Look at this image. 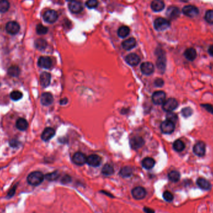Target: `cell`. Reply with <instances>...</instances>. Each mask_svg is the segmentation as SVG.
<instances>
[{"mask_svg": "<svg viewBox=\"0 0 213 213\" xmlns=\"http://www.w3.org/2000/svg\"><path fill=\"white\" fill-rule=\"evenodd\" d=\"M44 176L41 171H33L27 177L28 183L32 186H38L43 183Z\"/></svg>", "mask_w": 213, "mask_h": 213, "instance_id": "cell-1", "label": "cell"}, {"mask_svg": "<svg viewBox=\"0 0 213 213\" xmlns=\"http://www.w3.org/2000/svg\"><path fill=\"white\" fill-rule=\"evenodd\" d=\"M170 26V22L163 18H158L154 22V27L155 29L159 31L166 30Z\"/></svg>", "mask_w": 213, "mask_h": 213, "instance_id": "cell-2", "label": "cell"}, {"mask_svg": "<svg viewBox=\"0 0 213 213\" xmlns=\"http://www.w3.org/2000/svg\"><path fill=\"white\" fill-rule=\"evenodd\" d=\"M178 101L175 99L170 98L165 100L163 104V109L167 112H170L174 110L178 107Z\"/></svg>", "mask_w": 213, "mask_h": 213, "instance_id": "cell-3", "label": "cell"}, {"mask_svg": "<svg viewBox=\"0 0 213 213\" xmlns=\"http://www.w3.org/2000/svg\"><path fill=\"white\" fill-rule=\"evenodd\" d=\"M6 32L11 35H15L18 34L20 30V26L16 21H9L6 25Z\"/></svg>", "mask_w": 213, "mask_h": 213, "instance_id": "cell-4", "label": "cell"}, {"mask_svg": "<svg viewBox=\"0 0 213 213\" xmlns=\"http://www.w3.org/2000/svg\"><path fill=\"white\" fill-rule=\"evenodd\" d=\"M182 11L183 14L188 17L193 18L198 15L199 14V9L197 7L193 6V5H188L185 6L183 8Z\"/></svg>", "mask_w": 213, "mask_h": 213, "instance_id": "cell-5", "label": "cell"}, {"mask_svg": "<svg viewBox=\"0 0 213 213\" xmlns=\"http://www.w3.org/2000/svg\"><path fill=\"white\" fill-rule=\"evenodd\" d=\"M58 14L54 10H47L43 14L44 20L48 23H54L57 21Z\"/></svg>", "mask_w": 213, "mask_h": 213, "instance_id": "cell-6", "label": "cell"}, {"mask_svg": "<svg viewBox=\"0 0 213 213\" xmlns=\"http://www.w3.org/2000/svg\"><path fill=\"white\" fill-rule=\"evenodd\" d=\"M166 99V93L163 91H156L153 93L152 100L153 102L156 105L163 104Z\"/></svg>", "mask_w": 213, "mask_h": 213, "instance_id": "cell-7", "label": "cell"}, {"mask_svg": "<svg viewBox=\"0 0 213 213\" xmlns=\"http://www.w3.org/2000/svg\"><path fill=\"white\" fill-rule=\"evenodd\" d=\"M131 194L133 197L137 200H141L145 198L146 195V192L143 187L138 186L134 188L131 191Z\"/></svg>", "mask_w": 213, "mask_h": 213, "instance_id": "cell-8", "label": "cell"}, {"mask_svg": "<svg viewBox=\"0 0 213 213\" xmlns=\"http://www.w3.org/2000/svg\"><path fill=\"white\" fill-rule=\"evenodd\" d=\"M166 64H167V59H166L165 54L162 52H160L158 54L157 66L160 72H165V69H166Z\"/></svg>", "mask_w": 213, "mask_h": 213, "instance_id": "cell-9", "label": "cell"}, {"mask_svg": "<svg viewBox=\"0 0 213 213\" xmlns=\"http://www.w3.org/2000/svg\"><path fill=\"white\" fill-rule=\"evenodd\" d=\"M194 153L198 157H203L206 152V145L203 141H198L193 147Z\"/></svg>", "mask_w": 213, "mask_h": 213, "instance_id": "cell-10", "label": "cell"}, {"mask_svg": "<svg viewBox=\"0 0 213 213\" xmlns=\"http://www.w3.org/2000/svg\"><path fill=\"white\" fill-rule=\"evenodd\" d=\"M174 123L167 120L163 122L161 124V130L163 133L165 134H170L173 133L174 130Z\"/></svg>", "mask_w": 213, "mask_h": 213, "instance_id": "cell-11", "label": "cell"}, {"mask_svg": "<svg viewBox=\"0 0 213 213\" xmlns=\"http://www.w3.org/2000/svg\"><path fill=\"white\" fill-rule=\"evenodd\" d=\"M102 159L97 155H91L87 158V163L91 167H97L101 163Z\"/></svg>", "mask_w": 213, "mask_h": 213, "instance_id": "cell-12", "label": "cell"}, {"mask_svg": "<svg viewBox=\"0 0 213 213\" xmlns=\"http://www.w3.org/2000/svg\"><path fill=\"white\" fill-rule=\"evenodd\" d=\"M72 161L76 165L82 166L87 163V157L83 153L77 152L73 155Z\"/></svg>", "mask_w": 213, "mask_h": 213, "instance_id": "cell-13", "label": "cell"}, {"mask_svg": "<svg viewBox=\"0 0 213 213\" xmlns=\"http://www.w3.org/2000/svg\"><path fill=\"white\" fill-rule=\"evenodd\" d=\"M140 69L141 72L145 75H150L154 71V66L150 62H143L141 65Z\"/></svg>", "mask_w": 213, "mask_h": 213, "instance_id": "cell-14", "label": "cell"}, {"mask_svg": "<svg viewBox=\"0 0 213 213\" xmlns=\"http://www.w3.org/2000/svg\"><path fill=\"white\" fill-rule=\"evenodd\" d=\"M52 64V59L47 56H42L38 60V66L41 68L49 69Z\"/></svg>", "mask_w": 213, "mask_h": 213, "instance_id": "cell-15", "label": "cell"}, {"mask_svg": "<svg viewBox=\"0 0 213 213\" xmlns=\"http://www.w3.org/2000/svg\"><path fill=\"white\" fill-rule=\"evenodd\" d=\"M130 146L133 149H138L143 146L145 143L143 139L140 136H135L131 139Z\"/></svg>", "mask_w": 213, "mask_h": 213, "instance_id": "cell-16", "label": "cell"}, {"mask_svg": "<svg viewBox=\"0 0 213 213\" xmlns=\"http://www.w3.org/2000/svg\"><path fill=\"white\" fill-rule=\"evenodd\" d=\"M125 61L130 66H135L140 62V58L135 54H130L126 57Z\"/></svg>", "mask_w": 213, "mask_h": 213, "instance_id": "cell-17", "label": "cell"}, {"mask_svg": "<svg viewBox=\"0 0 213 213\" xmlns=\"http://www.w3.org/2000/svg\"><path fill=\"white\" fill-rule=\"evenodd\" d=\"M167 16L170 19H176L179 16L180 11L178 8L176 6H170L167 9Z\"/></svg>", "mask_w": 213, "mask_h": 213, "instance_id": "cell-18", "label": "cell"}, {"mask_svg": "<svg viewBox=\"0 0 213 213\" xmlns=\"http://www.w3.org/2000/svg\"><path fill=\"white\" fill-rule=\"evenodd\" d=\"M70 11L73 13H79L83 11L82 3L79 1H72L69 4Z\"/></svg>", "mask_w": 213, "mask_h": 213, "instance_id": "cell-19", "label": "cell"}, {"mask_svg": "<svg viewBox=\"0 0 213 213\" xmlns=\"http://www.w3.org/2000/svg\"><path fill=\"white\" fill-rule=\"evenodd\" d=\"M55 135V130L52 128L48 127L45 128L43 131V133L41 135V138L42 140L47 141L51 140Z\"/></svg>", "mask_w": 213, "mask_h": 213, "instance_id": "cell-20", "label": "cell"}, {"mask_svg": "<svg viewBox=\"0 0 213 213\" xmlns=\"http://www.w3.org/2000/svg\"><path fill=\"white\" fill-rule=\"evenodd\" d=\"M53 96L51 93L45 92L42 94L41 97V102L43 105L48 106L53 102Z\"/></svg>", "mask_w": 213, "mask_h": 213, "instance_id": "cell-21", "label": "cell"}, {"mask_svg": "<svg viewBox=\"0 0 213 213\" xmlns=\"http://www.w3.org/2000/svg\"><path fill=\"white\" fill-rule=\"evenodd\" d=\"M151 8L153 11L159 12L165 8V3L162 0H153L151 3Z\"/></svg>", "mask_w": 213, "mask_h": 213, "instance_id": "cell-22", "label": "cell"}, {"mask_svg": "<svg viewBox=\"0 0 213 213\" xmlns=\"http://www.w3.org/2000/svg\"><path fill=\"white\" fill-rule=\"evenodd\" d=\"M51 76L47 72H44L40 76V83L43 87H48L51 83Z\"/></svg>", "mask_w": 213, "mask_h": 213, "instance_id": "cell-23", "label": "cell"}, {"mask_svg": "<svg viewBox=\"0 0 213 213\" xmlns=\"http://www.w3.org/2000/svg\"><path fill=\"white\" fill-rule=\"evenodd\" d=\"M196 183L198 186L204 190H209L211 188V184L210 183V181H208L207 179L205 178H198L197 179Z\"/></svg>", "mask_w": 213, "mask_h": 213, "instance_id": "cell-24", "label": "cell"}, {"mask_svg": "<svg viewBox=\"0 0 213 213\" xmlns=\"http://www.w3.org/2000/svg\"><path fill=\"white\" fill-rule=\"evenodd\" d=\"M184 57L188 61H193L196 59V57L197 56V52H196V51L195 50V49L190 47V48L187 49L184 51Z\"/></svg>", "mask_w": 213, "mask_h": 213, "instance_id": "cell-25", "label": "cell"}, {"mask_svg": "<svg viewBox=\"0 0 213 213\" xmlns=\"http://www.w3.org/2000/svg\"><path fill=\"white\" fill-rule=\"evenodd\" d=\"M136 44V41L135 40V38H129L128 40L124 41L122 43V47L125 49V50H130L131 49H133V47H135Z\"/></svg>", "mask_w": 213, "mask_h": 213, "instance_id": "cell-26", "label": "cell"}, {"mask_svg": "<svg viewBox=\"0 0 213 213\" xmlns=\"http://www.w3.org/2000/svg\"><path fill=\"white\" fill-rule=\"evenodd\" d=\"M155 160L153 158H150V157L145 158L142 161V166L146 170H150L153 168V167L155 166Z\"/></svg>", "mask_w": 213, "mask_h": 213, "instance_id": "cell-27", "label": "cell"}, {"mask_svg": "<svg viewBox=\"0 0 213 213\" xmlns=\"http://www.w3.org/2000/svg\"><path fill=\"white\" fill-rule=\"evenodd\" d=\"M16 127L21 131H24L28 127V123L24 119L19 118L16 122Z\"/></svg>", "mask_w": 213, "mask_h": 213, "instance_id": "cell-28", "label": "cell"}, {"mask_svg": "<svg viewBox=\"0 0 213 213\" xmlns=\"http://www.w3.org/2000/svg\"><path fill=\"white\" fill-rule=\"evenodd\" d=\"M130 28L128 26H123L120 27L118 30V35L120 38H126L130 33Z\"/></svg>", "mask_w": 213, "mask_h": 213, "instance_id": "cell-29", "label": "cell"}, {"mask_svg": "<svg viewBox=\"0 0 213 213\" xmlns=\"http://www.w3.org/2000/svg\"><path fill=\"white\" fill-rule=\"evenodd\" d=\"M114 167L110 164L105 165L102 170V173L105 176L112 175L114 174Z\"/></svg>", "mask_w": 213, "mask_h": 213, "instance_id": "cell-30", "label": "cell"}, {"mask_svg": "<svg viewBox=\"0 0 213 213\" xmlns=\"http://www.w3.org/2000/svg\"><path fill=\"white\" fill-rule=\"evenodd\" d=\"M8 73L12 77H18L20 73V69L17 66H11L8 70Z\"/></svg>", "mask_w": 213, "mask_h": 213, "instance_id": "cell-31", "label": "cell"}, {"mask_svg": "<svg viewBox=\"0 0 213 213\" xmlns=\"http://www.w3.org/2000/svg\"><path fill=\"white\" fill-rule=\"evenodd\" d=\"M59 176H60V173H59V171H54L50 173H47V174L44 176V178L48 181H55L57 179Z\"/></svg>", "mask_w": 213, "mask_h": 213, "instance_id": "cell-32", "label": "cell"}, {"mask_svg": "<svg viewBox=\"0 0 213 213\" xmlns=\"http://www.w3.org/2000/svg\"><path fill=\"white\" fill-rule=\"evenodd\" d=\"M9 7L10 4L8 0H0V13H4L7 12Z\"/></svg>", "mask_w": 213, "mask_h": 213, "instance_id": "cell-33", "label": "cell"}, {"mask_svg": "<svg viewBox=\"0 0 213 213\" xmlns=\"http://www.w3.org/2000/svg\"><path fill=\"white\" fill-rule=\"evenodd\" d=\"M173 148L175 151L178 152H180L183 151L184 148V143L180 140H176L173 143Z\"/></svg>", "mask_w": 213, "mask_h": 213, "instance_id": "cell-34", "label": "cell"}, {"mask_svg": "<svg viewBox=\"0 0 213 213\" xmlns=\"http://www.w3.org/2000/svg\"><path fill=\"white\" fill-rule=\"evenodd\" d=\"M132 168L130 167H124L120 171V174L124 178H128L132 174Z\"/></svg>", "mask_w": 213, "mask_h": 213, "instance_id": "cell-35", "label": "cell"}, {"mask_svg": "<svg viewBox=\"0 0 213 213\" xmlns=\"http://www.w3.org/2000/svg\"><path fill=\"white\" fill-rule=\"evenodd\" d=\"M168 178L172 182H177L180 179V173L177 171H171L168 174Z\"/></svg>", "mask_w": 213, "mask_h": 213, "instance_id": "cell-36", "label": "cell"}, {"mask_svg": "<svg viewBox=\"0 0 213 213\" xmlns=\"http://www.w3.org/2000/svg\"><path fill=\"white\" fill-rule=\"evenodd\" d=\"M10 97H11V99L13 100L18 101V100H20L21 99H22V97H23V93L21 92L20 91H18V90L13 91L10 93Z\"/></svg>", "mask_w": 213, "mask_h": 213, "instance_id": "cell-37", "label": "cell"}, {"mask_svg": "<svg viewBox=\"0 0 213 213\" xmlns=\"http://www.w3.org/2000/svg\"><path fill=\"white\" fill-rule=\"evenodd\" d=\"M35 46L40 50H43L47 46V42L43 39H38L35 41Z\"/></svg>", "mask_w": 213, "mask_h": 213, "instance_id": "cell-38", "label": "cell"}, {"mask_svg": "<svg viewBox=\"0 0 213 213\" xmlns=\"http://www.w3.org/2000/svg\"><path fill=\"white\" fill-rule=\"evenodd\" d=\"M193 110L191 107H185L181 110V115L185 118L189 117L190 116L193 115Z\"/></svg>", "mask_w": 213, "mask_h": 213, "instance_id": "cell-39", "label": "cell"}, {"mask_svg": "<svg viewBox=\"0 0 213 213\" xmlns=\"http://www.w3.org/2000/svg\"><path fill=\"white\" fill-rule=\"evenodd\" d=\"M47 31H48L47 28L43 26L41 24H38L36 27V32L38 35H45L47 33Z\"/></svg>", "mask_w": 213, "mask_h": 213, "instance_id": "cell-40", "label": "cell"}, {"mask_svg": "<svg viewBox=\"0 0 213 213\" xmlns=\"http://www.w3.org/2000/svg\"><path fill=\"white\" fill-rule=\"evenodd\" d=\"M98 4L99 2L97 0H88L85 3L87 7L89 9L95 8L96 7H97Z\"/></svg>", "mask_w": 213, "mask_h": 213, "instance_id": "cell-41", "label": "cell"}, {"mask_svg": "<svg viewBox=\"0 0 213 213\" xmlns=\"http://www.w3.org/2000/svg\"><path fill=\"white\" fill-rule=\"evenodd\" d=\"M206 21L211 24H213V10H208L205 14Z\"/></svg>", "mask_w": 213, "mask_h": 213, "instance_id": "cell-42", "label": "cell"}, {"mask_svg": "<svg viewBox=\"0 0 213 213\" xmlns=\"http://www.w3.org/2000/svg\"><path fill=\"white\" fill-rule=\"evenodd\" d=\"M167 120H169L173 123H175L178 119V116L176 114L172 112H168V114H167Z\"/></svg>", "mask_w": 213, "mask_h": 213, "instance_id": "cell-43", "label": "cell"}, {"mask_svg": "<svg viewBox=\"0 0 213 213\" xmlns=\"http://www.w3.org/2000/svg\"><path fill=\"white\" fill-rule=\"evenodd\" d=\"M163 198L165 199V200L167 201H168V202H171V201H172L173 200V198H174L173 195L172 194V193H170V191H165V192L163 193Z\"/></svg>", "mask_w": 213, "mask_h": 213, "instance_id": "cell-44", "label": "cell"}, {"mask_svg": "<svg viewBox=\"0 0 213 213\" xmlns=\"http://www.w3.org/2000/svg\"><path fill=\"white\" fill-rule=\"evenodd\" d=\"M201 106L205 109L208 112L211 113V114H213V106L211 104H202Z\"/></svg>", "mask_w": 213, "mask_h": 213, "instance_id": "cell-45", "label": "cell"}, {"mask_svg": "<svg viewBox=\"0 0 213 213\" xmlns=\"http://www.w3.org/2000/svg\"><path fill=\"white\" fill-rule=\"evenodd\" d=\"M155 85L158 87H162L163 85H164V81L162 79H160V78H158V79H157L155 81Z\"/></svg>", "mask_w": 213, "mask_h": 213, "instance_id": "cell-46", "label": "cell"}, {"mask_svg": "<svg viewBox=\"0 0 213 213\" xmlns=\"http://www.w3.org/2000/svg\"><path fill=\"white\" fill-rule=\"evenodd\" d=\"M71 181V178L70 176L69 175H65L62 179V181L61 182L63 183V184H67V183H69Z\"/></svg>", "mask_w": 213, "mask_h": 213, "instance_id": "cell-47", "label": "cell"}, {"mask_svg": "<svg viewBox=\"0 0 213 213\" xmlns=\"http://www.w3.org/2000/svg\"><path fill=\"white\" fill-rule=\"evenodd\" d=\"M16 187H17V186L16 185L15 186H14L13 188H11L9 191V192L8 193V198H11V197H13L14 195L15 192H16Z\"/></svg>", "mask_w": 213, "mask_h": 213, "instance_id": "cell-48", "label": "cell"}, {"mask_svg": "<svg viewBox=\"0 0 213 213\" xmlns=\"http://www.w3.org/2000/svg\"><path fill=\"white\" fill-rule=\"evenodd\" d=\"M144 211L145 213H155V211L149 208H144Z\"/></svg>", "mask_w": 213, "mask_h": 213, "instance_id": "cell-49", "label": "cell"}, {"mask_svg": "<svg viewBox=\"0 0 213 213\" xmlns=\"http://www.w3.org/2000/svg\"><path fill=\"white\" fill-rule=\"evenodd\" d=\"M208 53L210 54V56L213 57V45H211L210 46V47L208 49Z\"/></svg>", "mask_w": 213, "mask_h": 213, "instance_id": "cell-50", "label": "cell"}, {"mask_svg": "<svg viewBox=\"0 0 213 213\" xmlns=\"http://www.w3.org/2000/svg\"><path fill=\"white\" fill-rule=\"evenodd\" d=\"M67 101H68V100L66 98H64V99H62L61 100L60 103H61V105H65V104H66L67 103Z\"/></svg>", "mask_w": 213, "mask_h": 213, "instance_id": "cell-51", "label": "cell"}, {"mask_svg": "<svg viewBox=\"0 0 213 213\" xmlns=\"http://www.w3.org/2000/svg\"><path fill=\"white\" fill-rule=\"evenodd\" d=\"M67 1H71V2H72V1H74L75 0H67Z\"/></svg>", "mask_w": 213, "mask_h": 213, "instance_id": "cell-52", "label": "cell"}, {"mask_svg": "<svg viewBox=\"0 0 213 213\" xmlns=\"http://www.w3.org/2000/svg\"><path fill=\"white\" fill-rule=\"evenodd\" d=\"M181 1H184V2H186V1H189V0H181Z\"/></svg>", "mask_w": 213, "mask_h": 213, "instance_id": "cell-53", "label": "cell"}]
</instances>
